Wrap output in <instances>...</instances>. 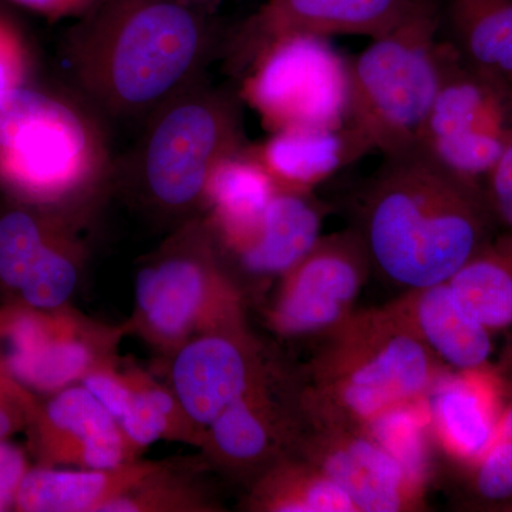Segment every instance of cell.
Returning <instances> with one entry per match:
<instances>
[{"label":"cell","instance_id":"6da1fadb","mask_svg":"<svg viewBox=\"0 0 512 512\" xmlns=\"http://www.w3.org/2000/svg\"><path fill=\"white\" fill-rule=\"evenodd\" d=\"M222 39L211 13L187 0H94L67 33L64 59L74 92L104 120L143 123L204 79Z\"/></svg>","mask_w":512,"mask_h":512},{"label":"cell","instance_id":"7a4b0ae2","mask_svg":"<svg viewBox=\"0 0 512 512\" xmlns=\"http://www.w3.org/2000/svg\"><path fill=\"white\" fill-rule=\"evenodd\" d=\"M356 228L372 269L413 291L447 284L498 227L483 185L451 173L419 147L384 157Z\"/></svg>","mask_w":512,"mask_h":512},{"label":"cell","instance_id":"3957f363","mask_svg":"<svg viewBox=\"0 0 512 512\" xmlns=\"http://www.w3.org/2000/svg\"><path fill=\"white\" fill-rule=\"evenodd\" d=\"M238 90L201 79L141 123L140 136L114 160L113 184L158 220L201 217L215 165L248 141Z\"/></svg>","mask_w":512,"mask_h":512},{"label":"cell","instance_id":"277c9868","mask_svg":"<svg viewBox=\"0 0 512 512\" xmlns=\"http://www.w3.org/2000/svg\"><path fill=\"white\" fill-rule=\"evenodd\" d=\"M446 365L386 309L355 311L319 348L296 389L299 413L366 427L427 397Z\"/></svg>","mask_w":512,"mask_h":512},{"label":"cell","instance_id":"5b68a950","mask_svg":"<svg viewBox=\"0 0 512 512\" xmlns=\"http://www.w3.org/2000/svg\"><path fill=\"white\" fill-rule=\"evenodd\" d=\"M103 117L76 92L23 86L0 97V180L30 204L80 211L113 184ZM67 218V217H64Z\"/></svg>","mask_w":512,"mask_h":512},{"label":"cell","instance_id":"8992f818","mask_svg":"<svg viewBox=\"0 0 512 512\" xmlns=\"http://www.w3.org/2000/svg\"><path fill=\"white\" fill-rule=\"evenodd\" d=\"M133 326L171 355L202 333L248 329L241 285L202 215L178 225L138 271Z\"/></svg>","mask_w":512,"mask_h":512},{"label":"cell","instance_id":"52a82bcc","mask_svg":"<svg viewBox=\"0 0 512 512\" xmlns=\"http://www.w3.org/2000/svg\"><path fill=\"white\" fill-rule=\"evenodd\" d=\"M440 9L433 0L349 60V123L383 157L419 148L440 83Z\"/></svg>","mask_w":512,"mask_h":512},{"label":"cell","instance_id":"ba28073f","mask_svg":"<svg viewBox=\"0 0 512 512\" xmlns=\"http://www.w3.org/2000/svg\"><path fill=\"white\" fill-rule=\"evenodd\" d=\"M512 146V83L471 66L441 40L440 83L420 148L480 185Z\"/></svg>","mask_w":512,"mask_h":512},{"label":"cell","instance_id":"9c48e42d","mask_svg":"<svg viewBox=\"0 0 512 512\" xmlns=\"http://www.w3.org/2000/svg\"><path fill=\"white\" fill-rule=\"evenodd\" d=\"M242 103L271 133L349 121V60L329 39L286 36L265 47L239 77Z\"/></svg>","mask_w":512,"mask_h":512},{"label":"cell","instance_id":"30bf717a","mask_svg":"<svg viewBox=\"0 0 512 512\" xmlns=\"http://www.w3.org/2000/svg\"><path fill=\"white\" fill-rule=\"evenodd\" d=\"M120 332L67 306L37 309L13 301L0 308V363L33 393L55 394L114 359Z\"/></svg>","mask_w":512,"mask_h":512},{"label":"cell","instance_id":"8fae6325","mask_svg":"<svg viewBox=\"0 0 512 512\" xmlns=\"http://www.w3.org/2000/svg\"><path fill=\"white\" fill-rule=\"evenodd\" d=\"M372 271L357 228L320 237L291 271L278 279L266 322L284 339L322 340L355 312Z\"/></svg>","mask_w":512,"mask_h":512},{"label":"cell","instance_id":"7c38bea8","mask_svg":"<svg viewBox=\"0 0 512 512\" xmlns=\"http://www.w3.org/2000/svg\"><path fill=\"white\" fill-rule=\"evenodd\" d=\"M292 454L339 485L357 512H404L423 507L424 487L365 429L311 419L298 412Z\"/></svg>","mask_w":512,"mask_h":512},{"label":"cell","instance_id":"4fadbf2b","mask_svg":"<svg viewBox=\"0 0 512 512\" xmlns=\"http://www.w3.org/2000/svg\"><path fill=\"white\" fill-rule=\"evenodd\" d=\"M423 0H266L222 39L221 56L235 79L275 40L286 36L379 37L402 25Z\"/></svg>","mask_w":512,"mask_h":512},{"label":"cell","instance_id":"5bb4252c","mask_svg":"<svg viewBox=\"0 0 512 512\" xmlns=\"http://www.w3.org/2000/svg\"><path fill=\"white\" fill-rule=\"evenodd\" d=\"M268 372L249 329L218 330L194 336L175 350L171 390L202 441L217 417Z\"/></svg>","mask_w":512,"mask_h":512},{"label":"cell","instance_id":"9a60e30c","mask_svg":"<svg viewBox=\"0 0 512 512\" xmlns=\"http://www.w3.org/2000/svg\"><path fill=\"white\" fill-rule=\"evenodd\" d=\"M26 430L42 466L106 470L137 460L117 420L82 383L40 403Z\"/></svg>","mask_w":512,"mask_h":512},{"label":"cell","instance_id":"2e32d148","mask_svg":"<svg viewBox=\"0 0 512 512\" xmlns=\"http://www.w3.org/2000/svg\"><path fill=\"white\" fill-rule=\"evenodd\" d=\"M271 372L242 394L205 430L201 447L217 466L254 480L292 454L298 431L295 392L278 396Z\"/></svg>","mask_w":512,"mask_h":512},{"label":"cell","instance_id":"e0dca14e","mask_svg":"<svg viewBox=\"0 0 512 512\" xmlns=\"http://www.w3.org/2000/svg\"><path fill=\"white\" fill-rule=\"evenodd\" d=\"M431 440L458 466L477 463L497 434L503 390L495 365L444 372L426 397Z\"/></svg>","mask_w":512,"mask_h":512},{"label":"cell","instance_id":"ac0fdd59","mask_svg":"<svg viewBox=\"0 0 512 512\" xmlns=\"http://www.w3.org/2000/svg\"><path fill=\"white\" fill-rule=\"evenodd\" d=\"M325 214L312 192L276 191L254 231L234 247L220 248L229 271L259 285L281 278L322 237Z\"/></svg>","mask_w":512,"mask_h":512},{"label":"cell","instance_id":"d6986e66","mask_svg":"<svg viewBox=\"0 0 512 512\" xmlns=\"http://www.w3.org/2000/svg\"><path fill=\"white\" fill-rule=\"evenodd\" d=\"M278 190L312 192L369 151V141L349 121L338 127H293L252 144Z\"/></svg>","mask_w":512,"mask_h":512},{"label":"cell","instance_id":"ffe728a7","mask_svg":"<svg viewBox=\"0 0 512 512\" xmlns=\"http://www.w3.org/2000/svg\"><path fill=\"white\" fill-rule=\"evenodd\" d=\"M383 308L451 370L493 365L490 330L463 312L448 284L406 291Z\"/></svg>","mask_w":512,"mask_h":512},{"label":"cell","instance_id":"44dd1931","mask_svg":"<svg viewBox=\"0 0 512 512\" xmlns=\"http://www.w3.org/2000/svg\"><path fill=\"white\" fill-rule=\"evenodd\" d=\"M163 467L151 461L96 470L29 468L16 493L13 510L20 512H101L104 505L126 494Z\"/></svg>","mask_w":512,"mask_h":512},{"label":"cell","instance_id":"7402d4cb","mask_svg":"<svg viewBox=\"0 0 512 512\" xmlns=\"http://www.w3.org/2000/svg\"><path fill=\"white\" fill-rule=\"evenodd\" d=\"M276 191L252 144L215 165L205 188L202 217L221 249L234 247L254 231Z\"/></svg>","mask_w":512,"mask_h":512},{"label":"cell","instance_id":"603a6c76","mask_svg":"<svg viewBox=\"0 0 512 512\" xmlns=\"http://www.w3.org/2000/svg\"><path fill=\"white\" fill-rule=\"evenodd\" d=\"M440 16L458 55L512 83V0H446Z\"/></svg>","mask_w":512,"mask_h":512},{"label":"cell","instance_id":"cb8c5ba5","mask_svg":"<svg viewBox=\"0 0 512 512\" xmlns=\"http://www.w3.org/2000/svg\"><path fill=\"white\" fill-rule=\"evenodd\" d=\"M463 312L490 332L512 333V238L501 232L450 281Z\"/></svg>","mask_w":512,"mask_h":512},{"label":"cell","instance_id":"d4e9b609","mask_svg":"<svg viewBox=\"0 0 512 512\" xmlns=\"http://www.w3.org/2000/svg\"><path fill=\"white\" fill-rule=\"evenodd\" d=\"M251 511L357 512L348 494L305 458L288 454L255 478Z\"/></svg>","mask_w":512,"mask_h":512},{"label":"cell","instance_id":"484cf974","mask_svg":"<svg viewBox=\"0 0 512 512\" xmlns=\"http://www.w3.org/2000/svg\"><path fill=\"white\" fill-rule=\"evenodd\" d=\"M127 376L131 394L119 426L137 454L163 439L200 446V433L188 420L170 387L156 382L140 369H127Z\"/></svg>","mask_w":512,"mask_h":512},{"label":"cell","instance_id":"4316f807","mask_svg":"<svg viewBox=\"0 0 512 512\" xmlns=\"http://www.w3.org/2000/svg\"><path fill=\"white\" fill-rule=\"evenodd\" d=\"M69 232L66 218L12 210L0 217V289L18 295L47 252Z\"/></svg>","mask_w":512,"mask_h":512},{"label":"cell","instance_id":"83f0119b","mask_svg":"<svg viewBox=\"0 0 512 512\" xmlns=\"http://www.w3.org/2000/svg\"><path fill=\"white\" fill-rule=\"evenodd\" d=\"M366 430L406 468L416 483L426 487L431 439L426 399L384 414Z\"/></svg>","mask_w":512,"mask_h":512},{"label":"cell","instance_id":"f1b7e54d","mask_svg":"<svg viewBox=\"0 0 512 512\" xmlns=\"http://www.w3.org/2000/svg\"><path fill=\"white\" fill-rule=\"evenodd\" d=\"M215 510L194 485L174 477L164 464L136 487L104 505L101 512L208 511Z\"/></svg>","mask_w":512,"mask_h":512},{"label":"cell","instance_id":"f546056e","mask_svg":"<svg viewBox=\"0 0 512 512\" xmlns=\"http://www.w3.org/2000/svg\"><path fill=\"white\" fill-rule=\"evenodd\" d=\"M467 471V495L478 505L512 503V437L494 439L483 457Z\"/></svg>","mask_w":512,"mask_h":512},{"label":"cell","instance_id":"4dcf8cb0","mask_svg":"<svg viewBox=\"0 0 512 512\" xmlns=\"http://www.w3.org/2000/svg\"><path fill=\"white\" fill-rule=\"evenodd\" d=\"M39 404L36 394L0 363V440L28 429Z\"/></svg>","mask_w":512,"mask_h":512},{"label":"cell","instance_id":"1f68e13d","mask_svg":"<svg viewBox=\"0 0 512 512\" xmlns=\"http://www.w3.org/2000/svg\"><path fill=\"white\" fill-rule=\"evenodd\" d=\"M483 187L497 227L512 238V146L494 165Z\"/></svg>","mask_w":512,"mask_h":512},{"label":"cell","instance_id":"d6a6232c","mask_svg":"<svg viewBox=\"0 0 512 512\" xmlns=\"http://www.w3.org/2000/svg\"><path fill=\"white\" fill-rule=\"evenodd\" d=\"M26 53L16 30L0 16V97L23 86Z\"/></svg>","mask_w":512,"mask_h":512},{"label":"cell","instance_id":"836d02e7","mask_svg":"<svg viewBox=\"0 0 512 512\" xmlns=\"http://www.w3.org/2000/svg\"><path fill=\"white\" fill-rule=\"evenodd\" d=\"M29 466L25 453L6 440H0V512L13 510L16 493Z\"/></svg>","mask_w":512,"mask_h":512},{"label":"cell","instance_id":"e575fe53","mask_svg":"<svg viewBox=\"0 0 512 512\" xmlns=\"http://www.w3.org/2000/svg\"><path fill=\"white\" fill-rule=\"evenodd\" d=\"M23 8L52 19H77L94 0H12Z\"/></svg>","mask_w":512,"mask_h":512},{"label":"cell","instance_id":"d590c367","mask_svg":"<svg viewBox=\"0 0 512 512\" xmlns=\"http://www.w3.org/2000/svg\"><path fill=\"white\" fill-rule=\"evenodd\" d=\"M187 2L197 6V8L205 10V12L212 13L218 0H187Z\"/></svg>","mask_w":512,"mask_h":512}]
</instances>
